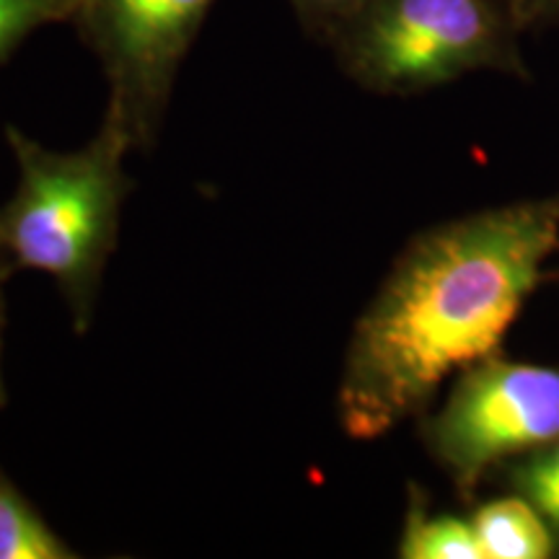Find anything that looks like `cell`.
I'll list each match as a JSON object with an SVG mask.
<instances>
[{
    "label": "cell",
    "mask_w": 559,
    "mask_h": 559,
    "mask_svg": "<svg viewBox=\"0 0 559 559\" xmlns=\"http://www.w3.org/2000/svg\"><path fill=\"white\" fill-rule=\"evenodd\" d=\"M559 438V368L498 353L459 373L438 412L423 419L425 449L464 495L492 466Z\"/></svg>",
    "instance_id": "cell-4"
},
{
    "label": "cell",
    "mask_w": 559,
    "mask_h": 559,
    "mask_svg": "<svg viewBox=\"0 0 559 559\" xmlns=\"http://www.w3.org/2000/svg\"><path fill=\"white\" fill-rule=\"evenodd\" d=\"M521 32L536 26H559V0H508Z\"/></svg>",
    "instance_id": "cell-12"
},
{
    "label": "cell",
    "mask_w": 559,
    "mask_h": 559,
    "mask_svg": "<svg viewBox=\"0 0 559 559\" xmlns=\"http://www.w3.org/2000/svg\"><path fill=\"white\" fill-rule=\"evenodd\" d=\"M79 9L81 0H0V66L32 34L52 24H70Z\"/></svg>",
    "instance_id": "cell-9"
},
{
    "label": "cell",
    "mask_w": 559,
    "mask_h": 559,
    "mask_svg": "<svg viewBox=\"0 0 559 559\" xmlns=\"http://www.w3.org/2000/svg\"><path fill=\"white\" fill-rule=\"evenodd\" d=\"M557 243L559 198L479 210L415 236L349 334L342 430L386 436L423 415L449 376L498 353Z\"/></svg>",
    "instance_id": "cell-1"
},
{
    "label": "cell",
    "mask_w": 559,
    "mask_h": 559,
    "mask_svg": "<svg viewBox=\"0 0 559 559\" xmlns=\"http://www.w3.org/2000/svg\"><path fill=\"white\" fill-rule=\"evenodd\" d=\"M215 0H81L73 29L107 81L104 120L132 148L156 143L179 70Z\"/></svg>",
    "instance_id": "cell-5"
},
{
    "label": "cell",
    "mask_w": 559,
    "mask_h": 559,
    "mask_svg": "<svg viewBox=\"0 0 559 559\" xmlns=\"http://www.w3.org/2000/svg\"><path fill=\"white\" fill-rule=\"evenodd\" d=\"M13 272H16V267H13V262H11V257L5 254V249H3V243H0V280H9Z\"/></svg>",
    "instance_id": "cell-14"
},
{
    "label": "cell",
    "mask_w": 559,
    "mask_h": 559,
    "mask_svg": "<svg viewBox=\"0 0 559 559\" xmlns=\"http://www.w3.org/2000/svg\"><path fill=\"white\" fill-rule=\"evenodd\" d=\"M5 140L19 181L0 207V243L16 272L37 270L55 280L75 332L83 334L117 249L132 187L124 158L135 148L109 120L79 151H50L11 124Z\"/></svg>",
    "instance_id": "cell-2"
},
{
    "label": "cell",
    "mask_w": 559,
    "mask_h": 559,
    "mask_svg": "<svg viewBox=\"0 0 559 559\" xmlns=\"http://www.w3.org/2000/svg\"><path fill=\"white\" fill-rule=\"evenodd\" d=\"M3 285H5V280H0V353H3V324H5ZM3 404H5V389H3V373H0V407H3Z\"/></svg>",
    "instance_id": "cell-13"
},
{
    "label": "cell",
    "mask_w": 559,
    "mask_h": 559,
    "mask_svg": "<svg viewBox=\"0 0 559 559\" xmlns=\"http://www.w3.org/2000/svg\"><path fill=\"white\" fill-rule=\"evenodd\" d=\"M469 519L485 559H549L559 555V539L549 521L519 492L481 502Z\"/></svg>",
    "instance_id": "cell-6"
},
{
    "label": "cell",
    "mask_w": 559,
    "mask_h": 559,
    "mask_svg": "<svg viewBox=\"0 0 559 559\" xmlns=\"http://www.w3.org/2000/svg\"><path fill=\"white\" fill-rule=\"evenodd\" d=\"M300 29L321 45H330L342 26L349 24L370 0H288Z\"/></svg>",
    "instance_id": "cell-11"
},
{
    "label": "cell",
    "mask_w": 559,
    "mask_h": 559,
    "mask_svg": "<svg viewBox=\"0 0 559 559\" xmlns=\"http://www.w3.org/2000/svg\"><path fill=\"white\" fill-rule=\"evenodd\" d=\"M513 492L523 495L542 510L559 539V438L544 449L515 459L508 474Z\"/></svg>",
    "instance_id": "cell-10"
},
{
    "label": "cell",
    "mask_w": 559,
    "mask_h": 559,
    "mask_svg": "<svg viewBox=\"0 0 559 559\" xmlns=\"http://www.w3.org/2000/svg\"><path fill=\"white\" fill-rule=\"evenodd\" d=\"M508 0H370L334 34L342 73L379 96H415L464 75L528 79Z\"/></svg>",
    "instance_id": "cell-3"
},
{
    "label": "cell",
    "mask_w": 559,
    "mask_h": 559,
    "mask_svg": "<svg viewBox=\"0 0 559 559\" xmlns=\"http://www.w3.org/2000/svg\"><path fill=\"white\" fill-rule=\"evenodd\" d=\"M396 557L402 559H485L472 519L449 513H430L417 487L409 489L407 515Z\"/></svg>",
    "instance_id": "cell-7"
},
{
    "label": "cell",
    "mask_w": 559,
    "mask_h": 559,
    "mask_svg": "<svg viewBox=\"0 0 559 559\" xmlns=\"http://www.w3.org/2000/svg\"><path fill=\"white\" fill-rule=\"evenodd\" d=\"M21 489L0 472V559H73Z\"/></svg>",
    "instance_id": "cell-8"
}]
</instances>
